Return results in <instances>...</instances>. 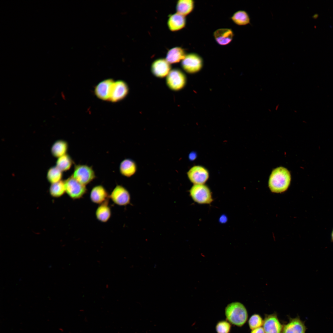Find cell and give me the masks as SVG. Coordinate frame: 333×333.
Wrapping results in <instances>:
<instances>
[{"instance_id":"cell-1","label":"cell","mask_w":333,"mask_h":333,"mask_svg":"<svg viewBox=\"0 0 333 333\" xmlns=\"http://www.w3.org/2000/svg\"><path fill=\"white\" fill-rule=\"evenodd\" d=\"M291 180L290 174L286 168L280 167L274 169L270 176L269 186L272 192H282L288 188Z\"/></svg>"},{"instance_id":"cell-2","label":"cell","mask_w":333,"mask_h":333,"mask_svg":"<svg viewBox=\"0 0 333 333\" xmlns=\"http://www.w3.org/2000/svg\"><path fill=\"white\" fill-rule=\"evenodd\" d=\"M226 320L232 324L241 327L246 322L248 317L247 310L241 303L236 302L228 304L225 309Z\"/></svg>"},{"instance_id":"cell-3","label":"cell","mask_w":333,"mask_h":333,"mask_svg":"<svg viewBox=\"0 0 333 333\" xmlns=\"http://www.w3.org/2000/svg\"><path fill=\"white\" fill-rule=\"evenodd\" d=\"M190 195L195 202L200 204H209L213 201L212 192L204 184H194L190 190Z\"/></svg>"},{"instance_id":"cell-4","label":"cell","mask_w":333,"mask_h":333,"mask_svg":"<svg viewBox=\"0 0 333 333\" xmlns=\"http://www.w3.org/2000/svg\"><path fill=\"white\" fill-rule=\"evenodd\" d=\"M64 182L66 192L72 199H80L87 192L86 186L80 183L72 176L64 181Z\"/></svg>"},{"instance_id":"cell-5","label":"cell","mask_w":333,"mask_h":333,"mask_svg":"<svg viewBox=\"0 0 333 333\" xmlns=\"http://www.w3.org/2000/svg\"><path fill=\"white\" fill-rule=\"evenodd\" d=\"M72 176L80 183L85 185L88 184L96 177L92 168L86 165L77 164L74 167Z\"/></svg>"},{"instance_id":"cell-6","label":"cell","mask_w":333,"mask_h":333,"mask_svg":"<svg viewBox=\"0 0 333 333\" xmlns=\"http://www.w3.org/2000/svg\"><path fill=\"white\" fill-rule=\"evenodd\" d=\"M203 65L202 58L198 54L191 53L186 54L181 61L183 68L188 73H194L199 71Z\"/></svg>"},{"instance_id":"cell-7","label":"cell","mask_w":333,"mask_h":333,"mask_svg":"<svg viewBox=\"0 0 333 333\" xmlns=\"http://www.w3.org/2000/svg\"><path fill=\"white\" fill-rule=\"evenodd\" d=\"M166 83L168 87L174 91H178L185 85L186 78L184 74L179 69L171 70L166 78Z\"/></svg>"},{"instance_id":"cell-8","label":"cell","mask_w":333,"mask_h":333,"mask_svg":"<svg viewBox=\"0 0 333 333\" xmlns=\"http://www.w3.org/2000/svg\"><path fill=\"white\" fill-rule=\"evenodd\" d=\"M188 178L194 184H204L209 176L208 170L201 165H195L190 168L187 173Z\"/></svg>"},{"instance_id":"cell-9","label":"cell","mask_w":333,"mask_h":333,"mask_svg":"<svg viewBox=\"0 0 333 333\" xmlns=\"http://www.w3.org/2000/svg\"><path fill=\"white\" fill-rule=\"evenodd\" d=\"M283 326L276 313L265 314L263 324L265 333H282Z\"/></svg>"},{"instance_id":"cell-10","label":"cell","mask_w":333,"mask_h":333,"mask_svg":"<svg viewBox=\"0 0 333 333\" xmlns=\"http://www.w3.org/2000/svg\"><path fill=\"white\" fill-rule=\"evenodd\" d=\"M109 197L114 204L119 206L126 205L130 202L129 192L125 188L120 185H117L115 187Z\"/></svg>"},{"instance_id":"cell-11","label":"cell","mask_w":333,"mask_h":333,"mask_svg":"<svg viewBox=\"0 0 333 333\" xmlns=\"http://www.w3.org/2000/svg\"><path fill=\"white\" fill-rule=\"evenodd\" d=\"M128 92V87L125 82L121 80L114 81L109 101L113 102L119 101L125 97Z\"/></svg>"},{"instance_id":"cell-12","label":"cell","mask_w":333,"mask_h":333,"mask_svg":"<svg viewBox=\"0 0 333 333\" xmlns=\"http://www.w3.org/2000/svg\"><path fill=\"white\" fill-rule=\"evenodd\" d=\"M171 64L166 59L159 58L152 63L151 69L153 74L156 76L163 78L167 76L171 69Z\"/></svg>"},{"instance_id":"cell-13","label":"cell","mask_w":333,"mask_h":333,"mask_svg":"<svg viewBox=\"0 0 333 333\" xmlns=\"http://www.w3.org/2000/svg\"><path fill=\"white\" fill-rule=\"evenodd\" d=\"M306 327L299 316L289 318V322L283 324L282 333H305Z\"/></svg>"},{"instance_id":"cell-14","label":"cell","mask_w":333,"mask_h":333,"mask_svg":"<svg viewBox=\"0 0 333 333\" xmlns=\"http://www.w3.org/2000/svg\"><path fill=\"white\" fill-rule=\"evenodd\" d=\"M114 82L113 79H109L99 83L96 86L94 90L96 96L102 100L109 101Z\"/></svg>"},{"instance_id":"cell-15","label":"cell","mask_w":333,"mask_h":333,"mask_svg":"<svg viewBox=\"0 0 333 333\" xmlns=\"http://www.w3.org/2000/svg\"><path fill=\"white\" fill-rule=\"evenodd\" d=\"M213 37L216 43L221 46H225L232 41L234 34L232 30L228 28H221L213 33Z\"/></svg>"},{"instance_id":"cell-16","label":"cell","mask_w":333,"mask_h":333,"mask_svg":"<svg viewBox=\"0 0 333 333\" xmlns=\"http://www.w3.org/2000/svg\"><path fill=\"white\" fill-rule=\"evenodd\" d=\"M109 195L105 188L101 185H98L93 187L90 194L91 201L95 204H101L108 201Z\"/></svg>"},{"instance_id":"cell-17","label":"cell","mask_w":333,"mask_h":333,"mask_svg":"<svg viewBox=\"0 0 333 333\" xmlns=\"http://www.w3.org/2000/svg\"><path fill=\"white\" fill-rule=\"evenodd\" d=\"M186 24L185 16L177 12L170 15L167 22L168 29L173 32L183 29L185 27Z\"/></svg>"},{"instance_id":"cell-18","label":"cell","mask_w":333,"mask_h":333,"mask_svg":"<svg viewBox=\"0 0 333 333\" xmlns=\"http://www.w3.org/2000/svg\"><path fill=\"white\" fill-rule=\"evenodd\" d=\"M186 55V52L183 48L176 47L168 51L165 59L170 64L176 63L182 61Z\"/></svg>"},{"instance_id":"cell-19","label":"cell","mask_w":333,"mask_h":333,"mask_svg":"<svg viewBox=\"0 0 333 333\" xmlns=\"http://www.w3.org/2000/svg\"><path fill=\"white\" fill-rule=\"evenodd\" d=\"M137 166L135 162L132 160L126 158L121 161L119 166V171L121 175L130 177L136 172Z\"/></svg>"},{"instance_id":"cell-20","label":"cell","mask_w":333,"mask_h":333,"mask_svg":"<svg viewBox=\"0 0 333 333\" xmlns=\"http://www.w3.org/2000/svg\"><path fill=\"white\" fill-rule=\"evenodd\" d=\"M95 215L97 219L100 221L105 223L111 217V211L108 205V201L100 204L97 208Z\"/></svg>"},{"instance_id":"cell-21","label":"cell","mask_w":333,"mask_h":333,"mask_svg":"<svg viewBox=\"0 0 333 333\" xmlns=\"http://www.w3.org/2000/svg\"><path fill=\"white\" fill-rule=\"evenodd\" d=\"M194 7L193 0H179L177 2L176 9L177 13L186 16L193 11Z\"/></svg>"},{"instance_id":"cell-22","label":"cell","mask_w":333,"mask_h":333,"mask_svg":"<svg viewBox=\"0 0 333 333\" xmlns=\"http://www.w3.org/2000/svg\"><path fill=\"white\" fill-rule=\"evenodd\" d=\"M232 21L239 26L246 25L250 23V18L247 12L239 10L235 12L231 17Z\"/></svg>"},{"instance_id":"cell-23","label":"cell","mask_w":333,"mask_h":333,"mask_svg":"<svg viewBox=\"0 0 333 333\" xmlns=\"http://www.w3.org/2000/svg\"><path fill=\"white\" fill-rule=\"evenodd\" d=\"M68 149V144L67 142L63 140L56 141L51 148L52 155L55 157L59 158L66 154Z\"/></svg>"},{"instance_id":"cell-24","label":"cell","mask_w":333,"mask_h":333,"mask_svg":"<svg viewBox=\"0 0 333 333\" xmlns=\"http://www.w3.org/2000/svg\"><path fill=\"white\" fill-rule=\"evenodd\" d=\"M73 163L70 156L66 154L58 158L56 162V166L62 171H65L70 169Z\"/></svg>"},{"instance_id":"cell-25","label":"cell","mask_w":333,"mask_h":333,"mask_svg":"<svg viewBox=\"0 0 333 333\" xmlns=\"http://www.w3.org/2000/svg\"><path fill=\"white\" fill-rule=\"evenodd\" d=\"M65 192L64 181L61 180L57 182L52 183L50 187V194L53 197H60Z\"/></svg>"},{"instance_id":"cell-26","label":"cell","mask_w":333,"mask_h":333,"mask_svg":"<svg viewBox=\"0 0 333 333\" xmlns=\"http://www.w3.org/2000/svg\"><path fill=\"white\" fill-rule=\"evenodd\" d=\"M62 176V171L56 166L50 168L47 174V180L51 184L61 180Z\"/></svg>"},{"instance_id":"cell-27","label":"cell","mask_w":333,"mask_h":333,"mask_svg":"<svg viewBox=\"0 0 333 333\" xmlns=\"http://www.w3.org/2000/svg\"><path fill=\"white\" fill-rule=\"evenodd\" d=\"M263 319L260 315L255 314L249 318L248 324L249 328L251 330L261 327L263 326Z\"/></svg>"},{"instance_id":"cell-28","label":"cell","mask_w":333,"mask_h":333,"mask_svg":"<svg viewBox=\"0 0 333 333\" xmlns=\"http://www.w3.org/2000/svg\"><path fill=\"white\" fill-rule=\"evenodd\" d=\"M231 324L227 320H221L217 322L215 326L217 333H230Z\"/></svg>"},{"instance_id":"cell-29","label":"cell","mask_w":333,"mask_h":333,"mask_svg":"<svg viewBox=\"0 0 333 333\" xmlns=\"http://www.w3.org/2000/svg\"><path fill=\"white\" fill-rule=\"evenodd\" d=\"M250 333H265L263 327H260L251 330Z\"/></svg>"},{"instance_id":"cell-30","label":"cell","mask_w":333,"mask_h":333,"mask_svg":"<svg viewBox=\"0 0 333 333\" xmlns=\"http://www.w3.org/2000/svg\"><path fill=\"white\" fill-rule=\"evenodd\" d=\"M331 241L333 242V229H332L331 233Z\"/></svg>"}]
</instances>
